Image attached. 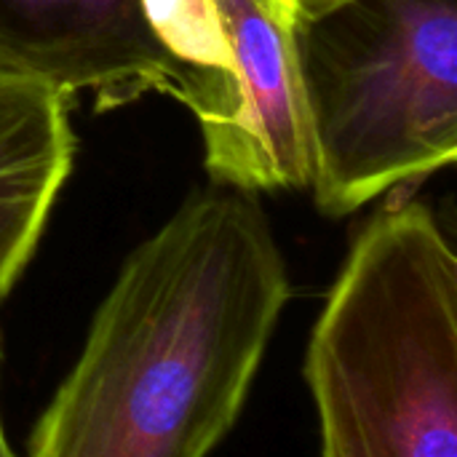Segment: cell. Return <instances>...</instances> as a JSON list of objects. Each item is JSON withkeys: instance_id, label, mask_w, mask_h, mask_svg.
<instances>
[{"instance_id": "obj_8", "label": "cell", "mask_w": 457, "mask_h": 457, "mask_svg": "<svg viewBox=\"0 0 457 457\" xmlns=\"http://www.w3.org/2000/svg\"><path fill=\"white\" fill-rule=\"evenodd\" d=\"M287 3L295 8V16H300V13L316 11V8H321V5H327V3H332V0H287Z\"/></svg>"}, {"instance_id": "obj_2", "label": "cell", "mask_w": 457, "mask_h": 457, "mask_svg": "<svg viewBox=\"0 0 457 457\" xmlns=\"http://www.w3.org/2000/svg\"><path fill=\"white\" fill-rule=\"evenodd\" d=\"M321 457H457V257L404 201L356 236L313 324Z\"/></svg>"}, {"instance_id": "obj_4", "label": "cell", "mask_w": 457, "mask_h": 457, "mask_svg": "<svg viewBox=\"0 0 457 457\" xmlns=\"http://www.w3.org/2000/svg\"><path fill=\"white\" fill-rule=\"evenodd\" d=\"M233 54L236 115L204 145L214 185L265 193L300 190L313 179L308 107L287 0H214Z\"/></svg>"}, {"instance_id": "obj_6", "label": "cell", "mask_w": 457, "mask_h": 457, "mask_svg": "<svg viewBox=\"0 0 457 457\" xmlns=\"http://www.w3.org/2000/svg\"><path fill=\"white\" fill-rule=\"evenodd\" d=\"M72 161L70 94L0 67V303L29 265Z\"/></svg>"}, {"instance_id": "obj_1", "label": "cell", "mask_w": 457, "mask_h": 457, "mask_svg": "<svg viewBox=\"0 0 457 457\" xmlns=\"http://www.w3.org/2000/svg\"><path fill=\"white\" fill-rule=\"evenodd\" d=\"M292 297L254 193H193L120 265L24 457H209Z\"/></svg>"}, {"instance_id": "obj_7", "label": "cell", "mask_w": 457, "mask_h": 457, "mask_svg": "<svg viewBox=\"0 0 457 457\" xmlns=\"http://www.w3.org/2000/svg\"><path fill=\"white\" fill-rule=\"evenodd\" d=\"M142 19L169 67V96L198 120L204 145L236 115L233 54L214 0H139Z\"/></svg>"}, {"instance_id": "obj_3", "label": "cell", "mask_w": 457, "mask_h": 457, "mask_svg": "<svg viewBox=\"0 0 457 457\" xmlns=\"http://www.w3.org/2000/svg\"><path fill=\"white\" fill-rule=\"evenodd\" d=\"M295 48L327 217L455 163L457 0H332Z\"/></svg>"}, {"instance_id": "obj_9", "label": "cell", "mask_w": 457, "mask_h": 457, "mask_svg": "<svg viewBox=\"0 0 457 457\" xmlns=\"http://www.w3.org/2000/svg\"><path fill=\"white\" fill-rule=\"evenodd\" d=\"M0 457H16V453H13L11 445H8V434H5V428H3V412H0Z\"/></svg>"}, {"instance_id": "obj_5", "label": "cell", "mask_w": 457, "mask_h": 457, "mask_svg": "<svg viewBox=\"0 0 457 457\" xmlns=\"http://www.w3.org/2000/svg\"><path fill=\"white\" fill-rule=\"evenodd\" d=\"M0 67L115 110L169 94V67L139 0H0Z\"/></svg>"}]
</instances>
